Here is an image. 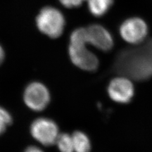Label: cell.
<instances>
[{"label":"cell","mask_w":152,"mask_h":152,"mask_svg":"<svg viewBox=\"0 0 152 152\" xmlns=\"http://www.w3.org/2000/svg\"><path fill=\"white\" fill-rule=\"evenodd\" d=\"M113 70L121 75L138 81L152 77V39L120 51L114 61Z\"/></svg>","instance_id":"obj_1"},{"label":"cell","mask_w":152,"mask_h":152,"mask_svg":"<svg viewBox=\"0 0 152 152\" xmlns=\"http://www.w3.org/2000/svg\"><path fill=\"white\" fill-rule=\"evenodd\" d=\"M39 31L51 38H57L62 34L65 26L64 15L58 9L51 7L42 8L36 18Z\"/></svg>","instance_id":"obj_2"},{"label":"cell","mask_w":152,"mask_h":152,"mask_svg":"<svg viewBox=\"0 0 152 152\" xmlns=\"http://www.w3.org/2000/svg\"><path fill=\"white\" fill-rule=\"evenodd\" d=\"M30 132L33 138L45 146L55 145L60 134L56 123L47 117H39L33 121L31 125Z\"/></svg>","instance_id":"obj_3"},{"label":"cell","mask_w":152,"mask_h":152,"mask_svg":"<svg viewBox=\"0 0 152 152\" xmlns=\"http://www.w3.org/2000/svg\"><path fill=\"white\" fill-rule=\"evenodd\" d=\"M26 105L34 112H41L48 106L51 101L49 89L39 82H33L26 87L23 94Z\"/></svg>","instance_id":"obj_4"},{"label":"cell","mask_w":152,"mask_h":152,"mask_svg":"<svg viewBox=\"0 0 152 152\" xmlns=\"http://www.w3.org/2000/svg\"><path fill=\"white\" fill-rule=\"evenodd\" d=\"M132 79L126 76L120 75L112 79L107 87L109 98L119 104L129 103L134 96V86Z\"/></svg>","instance_id":"obj_5"},{"label":"cell","mask_w":152,"mask_h":152,"mask_svg":"<svg viewBox=\"0 0 152 152\" xmlns=\"http://www.w3.org/2000/svg\"><path fill=\"white\" fill-rule=\"evenodd\" d=\"M119 32L122 39L131 44H141L148 34L146 23L139 17L129 18L122 23Z\"/></svg>","instance_id":"obj_6"},{"label":"cell","mask_w":152,"mask_h":152,"mask_svg":"<svg viewBox=\"0 0 152 152\" xmlns=\"http://www.w3.org/2000/svg\"><path fill=\"white\" fill-rule=\"evenodd\" d=\"M69 55L74 65L88 72L96 70L99 66V60L93 52L87 49L86 45H69Z\"/></svg>","instance_id":"obj_7"},{"label":"cell","mask_w":152,"mask_h":152,"mask_svg":"<svg viewBox=\"0 0 152 152\" xmlns=\"http://www.w3.org/2000/svg\"><path fill=\"white\" fill-rule=\"evenodd\" d=\"M88 43L103 51H110L113 46V39L110 32L99 24L90 25L86 28Z\"/></svg>","instance_id":"obj_8"},{"label":"cell","mask_w":152,"mask_h":152,"mask_svg":"<svg viewBox=\"0 0 152 152\" xmlns=\"http://www.w3.org/2000/svg\"><path fill=\"white\" fill-rule=\"evenodd\" d=\"M74 152H91V142L89 136L81 131H76L72 134Z\"/></svg>","instance_id":"obj_9"},{"label":"cell","mask_w":152,"mask_h":152,"mask_svg":"<svg viewBox=\"0 0 152 152\" xmlns=\"http://www.w3.org/2000/svg\"><path fill=\"white\" fill-rule=\"evenodd\" d=\"M89 12L95 17H102L107 13L113 5L114 0H88Z\"/></svg>","instance_id":"obj_10"},{"label":"cell","mask_w":152,"mask_h":152,"mask_svg":"<svg viewBox=\"0 0 152 152\" xmlns=\"http://www.w3.org/2000/svg\"><path fill=\"white\" fill-rule=\"evenodd\" d=\"M55 145L60 152H74L72 137L68 133H60Z\"/></svg>","instance_id":"obj_11"},{"label":"cell","mask_w":152,"mask_h":152,"mask_svg":"<svg viewBox=\"0 0 152 152\" xmlns=\"http://www.w3.org/2000/svg\"><path fill=\"white\" fill-rule=\"evenodd\" d=\"M70 44L73 45H86L88 44L86 28L80 27L76 28L71 33L70 36Z\"/></svg>","instance_id":"obj_12"},{"label":"cell","mask_w":152,"mask_h":152,"mask_svg":"<svg viewBox=\"0 0 152 152\" xmlns=\"http://www.w3.org/2000/svg\"><path fill=\"white\" fill-rule=\"evenodd\" d=\"M12 122L13 118L11 114L5 108L0 106V135L6 131Z\"/></svg>","instance_id":"obj_13"},{"label":"cell","mask_w":152,"mask_h":152,"mask_svg":"<svg viewBox=\"0 0 152 152\" xmlns=\"http://www.w3.org/2000/svg\"><path fill=\"white\" fill-rule=\"evenodd\" d=\"M60 2L66 8H76L81 5L82 0H59Z\"/></svg>","instance_id":"obj_14"},{"label":"cell","mask_w":152,"mask_h":152,"mask_svg":"<svg viewBox=\"0 0 152 152\" xmlns=\"http://www.w3.org/2000/svg\"><path fill=\"white\" fill-rule=\"evenodd\" d=\"M23 152H45L41 148L36 146H28Z\"/></svg>","instance_id":"obj_15"},{"label":"cell","mask_w":152,"mask_h":152,"mask_svg":"<svg viewBox=\"0 0 152 152\" xmlns=\"http://www.w3.org/2000/svg\"><path fill=\"white\" fill-rule=\"evenodd\" d=\"M4 51L2 48V47L0 46V65L1 64V63L4 60Z\"/></svg>","instance_id":"obj_16"},{"label":"cell","mask_w":152,"mask_h":152,"mask_svg":"<svg viewBox=\"0 0 152 152\" xmlns=\"http://www.w3.org/2000/svg\"><path fill=\"white\" fill-rule=\"evenodd\" d=\"M82 1H85V0H82Z\"/></svg>","instance_id":"obj_17"}]
</instances>
